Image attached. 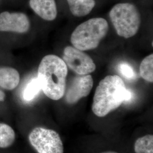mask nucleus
I'll return each instance as SVG.
<instances>
[{
  "label": "nucleus",
  "instance_id": "nucleus-1",
  "mask_svg": "<svg viewBox=\"0 0 153 153\" xmlns=\"http://www.w3.org/2000/svg\"><path fill=\"white\" fill-rule=\"evenodd\" d=\"M131 93L126 88L120 76H107L99 82L93 98L92 110L98 117H104L131 99Z\"/></svg>",
  "mask_w": 153,
  "mask_h": 153
},
{
  "label": "nucleus",
  "instance_id": "nucleus-2",
  "mask_svg": "<svg viewBox=\"0 0 153 153\" xmlns=\"http://www.w3.org/2000/svg\"><path fill=\"white\" fill-rule=\"evenodd\" d=\"M68 67L57 56L47 55L41 61L38 70V79L44 94L49 99L58 100L66 90Z\"/></svg>",
  "mask_w": 153,
  "mask_h": 153
},
{
  "label": "nucleus",
  "instance_id": "nucleus-3",
  "mask_svg": "<svg viewBox=\"0 0 153 153\" xmlns=\"http://www.w3.org/2000/svg\"><path fill=\"white\" fill-rule=\"evenodd\" d=\"M109 30L107 21L103 18H94L83 22L71 33L73 46L82 51L95 49Z\"/></svg>",
  "mask_w": 153,
  "mask_h": 153
},
{
  "label": "nucleus",
  "instance_id": "nucleus-4",
  "mask_svg": "<svg viewBox=\"0 0 153 153\" xmlns=\"http://www.w3.org/2000/svg\"><path fill=\"white\" fill-rule=\"evenodd\" d=\"M109 18L117 35L128 39L134 36L141 23V16L137 7L131 3H119L109 11Z\"/></svg>",
  "mask_w": 153,
  "mask_h": 153
},
{
  "label": "nucleus",
  "instance_id": "nucleus-5",
  "mask_svg": "<svg viewBox=\"0 0 153 153\" xmlns=\"http://www.w3.org/2000/svg\"><path fill=\"white\" fill-rule=\"evenodd\" d=\"M28 140L38 153H64L62 140L53 130L36 127L29 134Z\"/></svg>",
  "mask_w": 153,
  "mask_h": 153
},
{
  "label": "nucleus",
  "instance_id": "nucleus-6",
  "mask_svg": "<svg viewBox=\"0 0 153 153\" xmlns=\"http://www.w3.org/2000/svg\"><path fill=\"white\" fill-rule=\"evenodd\" d=\"M62 59L67 67L78 75L89 74L96 69L93 59L83 51L73 46L65 48Z\"/></svg>",
  "mask_w": 153,
  "mask_h": 153
},
{
  "label": "nucleus",
  "instance_id": "nucleus-7",
  "mask_svg": "<svg viewBox=\"0 0 153 153\" xmlns=\"http://www.w3.org/2000/svg\"><path fill=\"white\" fill-rule=\"evenodd\" d=\"M91 76L78 75L73 78L65 90V100L69 104H74L88 96L93 87Z\"/></svg>",
  "mask_w": 153,
  "mask_h": 153
},
{
  "label": "nucleus",
  "instance_id": "nucleus-8",
  "mask_svg": "<svg viewBox=\"0 0 153 153\" xmlns=\"http://www.w3.org/2000/svg\"><path fill=\"white\" fill-rule=\"evenodd\" d=\"M30 27L29 18L24 13L4 11L0 14V31L25 33Z\"/></svg>",
  "mask_w": 153,
  "mask_h": 153
},
{
  "label": "nucleus",
  "instance_id": "nucleus-9",
  "mask_svg": "<svg viewBox=\"0 0 153 153\" xmlns=\"http://www.w3.org/2000/svg\"><path fill=\"white\" fill-rule=\"evenodd\" d=\"M29 4L33 11L45 21H52L57 17L55 0H30Z\"/></svg>",
  "mask_w": 153,
  "mask_h": 153
},
{
  "label": "nucleus",
  "instance_id": "nucleus-10",
  "mask_svg": "<svg viewBox=\"0 0 153 153\" xmlns=\"http://www.w3.org/2000/svg\"><path fill=\"white\" fill-rule=\"evenodd\" d=\"M20 76L16 69L10 67L0 68V87L12 90L18 86Z\"/></svg>",
  "mask_w": 153,
  "mask_h": 153
},
{
  "label": "nucleus",
  "instance_id": "nucleus-11",
  "mask_svg": "<svg viewBox=\"0 0 153 153\" xmlns=\"http://www.w3.org/2000/svg\"><path fill=\"white\" fill-rule=\"evenodd\" d=\"M71 14L76 17L86 16L94 8L95 0H66Z\"/></svg>",
  "mask_w": 153,
  "mask_h": 153
},
{
  "label": "nucleus",
  "instance_id": "nucleus-12",
  "mask_svg": "<svg viewBox=\"0 0 153 153\" xmlns=\"http://www.w3.org/2000/svg\"><path fill=\"white\" fill-rule=\"evenodd\" d=\"M16 138L15 131L11 126L0 123V148H7L14 143Z\"/></svg>",
  "mask_w": 153,
  "mask_h": 153
},
{
  "label": "nucleus",
  "instance_id": "nucleus-13",
  "mask_svg": "<svg viewBox=\"0 0 153 153\" xmlns=\"http://www.w3.org/2000/svg\"><path fill=\"white\" fill-rule=\"evenodd\" d=\"M136 153H153V136L145 135L138 138L134 143Z\"/></svg>",
  "mask_w": 153,
  "mask_h": 153
},
{
  "label": "nucleus",
  "instance_id": "nucleus-14",
  "mask_svg": "<svg viewBox=\"0 0 153 153\" xmlns=\"http://www.w3.org/2000/svg\"><path fill=\"white\" fill-rule=\"evenodd\" d=\"M142 78L149 82H153V55H149L142 60L140 67Z\"/></svg>",
  "mask_w": 153,
  "mask_h": 153
},
{
  "label": "nucleus",
  "instance_id": "nucleus-15",
  "mask_svg": "<svg viewBox=\"0 0 153 153\" xmlns=\"http://www.w3.org/2000/svg\"><path fill=\"white\" fill-rule=\"evenodd\" d=\"M42 90L37 78L33 79L29 82L23 93V98L27 102L31 101L36 97Z\"/></svg>",
  "mask_w": 153,
  "mask_h": 153
},
{
  "label": "nucleus",
  "instance_id": "nucleus-16",
  "mask_svg": "<svg viewBox=\"0 0 153 153\" xmlns=\"http://www.w3.org/2000/svg\"><path fill=\"white\" fill-rule=\"evenodd\" d=\"M119 70L121 74L128 79H133L136 78V73L133 68L127 63H121L119 66Z\"/></svg>",
  "mask_w": 153,
  "mask_h": 153
},
{
  "label": "nucleus",
  "instance_id": "nucleus-17",
  "mask_svg": "<svg viewBox=\"0 0 153 153\" xmlns=\"http://www.w3.org/2000/svg\"><path fill=\"white\" fill-rule=\"evenodd\" d=\"M5 99V94L0 90V102H4Z\"/></svg>",
  "mask_w": 153,
  "mask_h": 153
},
{
  "label": "nucleus",
  "instance_id": "nucleus-18",
  "mask_svg": "<svg viewBox=\"0 0 153 153\" xmlns=\"http://www.w3.org/2000/svg\"><path fill=\"white\" fill-rule=\"evenodd\" d=\"M118 153L117 152H111V151H109V152H103V153Z\"/></svg>",
  "mask_w": 153,
  "mask_h": 153
}]
</instances>
